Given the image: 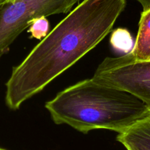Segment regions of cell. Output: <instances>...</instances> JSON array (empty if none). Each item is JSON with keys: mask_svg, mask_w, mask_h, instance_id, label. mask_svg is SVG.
I'll return each instance as SVG.
<instances>
[{"mask_svg": "<svg viewBox=\"0 0 150 150\" xmlns=\"http://www.w3.org/2000/svg\"><path fill=\"white\" fill-rule=\"evenodd\" d=\"M50 30V23L47 17L41 16L33 20L29 26L28 32L31 34V38L38 40H42V38L47 35Z\"/></svg>", "mask_w": 150, "mask_h": 150, "instance_id": "8", "label": "cell"}, {"mask_svg": "<svg viewBox=\"0 0 150 150\" xmlns=\"http://www.w3.org/2000/svg\"><path fill=\"white\" fill-rule=\"evenodd\" d=\"M92 78L129 92L141 99L150 112V60H136L130 52L106 57Z\"/></svg>", "mask_w": 150, "mask_h": 150, "instance_id": "4", "label": "cell"}, {"mask_svg": "<svg viewBox=\"0 0 150 150\" xmlns=\"http://www.w3.org/2000/svg\"><path fill=\"white\" fill-rule=\"evenodd\" d=\"M0 150H6V149H3V148H1V147H0Z\"/></svg>", "mask_w": 150, "mask_h": 150, "instance_id": "10", "label": "cell"}, {"mask_svg": "<svg viewBox=\"0 0 150 150\" xmlns=\"http://www.w3.org/2000/svg\"><path fill=\"white\" fill-rule=\"evenodd\" d=\"M116 139L127 150H150V115L118 134Z\"/></svg>", "mask_w": 150, "mask_h": 150, "instance_id": "5", "label": "cell"}, {"mask_svg": "<svg viewBox=\"0 0 150 150\" xmlns=\"http://www.w3.org/2000/svg\"><path fill=\"white\" fill-rule=\"evenodd\" d=\"M110 43L115 50L123 52L124 54L131 52L135 45L131 34L125 28H118L113 30L111 33Z\"/></svg>", "mask_w": 150, "mask_h": 150, "instance_id": "7", "label": "cell"}, {"mask_svg": "<svg viewBox=\"0 0 150 150\" xmlns=\"http://www.w3.org/2000/svg\"><path fill=\"white\" fill-rule=\"evenodd\" d=\"M130 53L136 60H150V8L141 13L138 35Z\"/></svg>", "mask_w": 150, "mask_h": 150, "instance_id": "6", "label": "cell"}, {"mask_svg": "<svg viewBox=\"0 0 150 150\" xmlns=\"http://www.w3.org/2000/svg\"><path fill=\"white\" fill-rule=\"evenodd\" d=\"M80 0H0V58L14 40L41 16L69 12Z\"/></svg>", "mask_w": 150, "mask_h": 150, "instance_id": "3", "label": "cell"}, {"mask_svg": "<svg viewBox=\"0 0 150 150\" xmlns=\"http://www.w3.org/2000/svg\"><path fill=\"white\" fill-rule=\"evenodd\" d=\"M126 5V0H83L13 69L6 83L7 106L19 109L96 47Z\"/></svg>", "mask_w": 150, "mask_h": 150, "instance_id": "1", "label": "cell"}, {"mask_svg": "<svg viewBox=\"0 0 150 150\" xmlns=\"http://www.w3.org/2000/svg\"><path fill=\"white\" fill-rule=\"evenodd\" d=\"M45 108L56 125H68L85 134L93 129L121 133L150 115L136 96L93 78L64 89Z\"/></svg>", "mask_w": 150, "mask_h": 150, "instance_id": "2", "label": "cell"}, {"mask_svg": "<svg viewBox=\"0 0 150 150\" xmlns=\"http://www.w3.org/2000/svg\"><path fill=\"white\" fill-rule=\"evenodd\" d=\"M139 2L143 8V11L149 9L150 8V0H136Z\"/></svg>", "mask_w": 150, "mask_h": 150, "instance_id": "9", "label": "cell"}]
</instances>
